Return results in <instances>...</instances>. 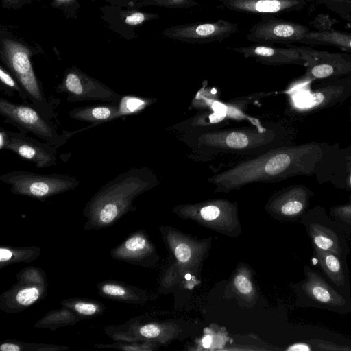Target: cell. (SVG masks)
I'll use <instances>...</instances> for the list:
<instances>
[{"mask_svg": "<svg viewBox=\"0 0 351 351\" xmlns=\"http://www.w3.org/2000/svg\"><path fill=\"white\" fill-rule=\"evenodd\" d=\"M312 350H315V348H313L312 344L306 343H298L291 346L287 348V350H302V351H310Z\"/></svg>", "mask_w": 351, "mask_h": 351, "instance_id": "cell-38", "label": "cell"}, {"mask_svg": "<svg viewBox=\"0 0 351 351\" xmlns=\"http://www.w3.org/2000/svg\"><path fill=\"white\" fill-rule=\"evenodd\" d=\"M75 0H53L54 6L63 7L69 5L74 2Z\"/></svg>", "mask_w": 351, "mask_h": 351, "instance_id": "cell-39", "label": "cell"}, {"mask_svg": "<svg viewBox=\"0 0 351 351\" xmlns=\"http://www.w3.org/2000/svg\"><path fill=\"white\" fill-rule=\"evenodd\" d=\"M0 114L4 122L14 125L21 132L32 133L56 148L64 145L73 135L97 125L90 124L73 132L63 130L60 134L56 124L45 117L31 102L16 104L3 97L0 99Z\"/></svg>", "mask_w": 351, "mask_h": 351, "instance_id": "cell-5", "label": "cell"}, {"mask_svg": "<svg viewBox=\"0 0 351 351\" xmlns=\"http://www.w3.org/2000/svg\"><path fill=\"white\" fill-rule=\"evenodd\" d=\"M316 350H351V346H341L334 343L331 341L320 339H312Z\"/></svg>", "mask_w": 351, "mask_h": 351, "instance_id": "cell-34", "label": "cell"}, {"mask_svg": "<svg viewBox=\"0 0 351 351\" xmlns=\"http://www.w3.org/2000/svg\"><path fill=\"white\" fill-rule=\"evenodd\" d=\"M55 90L58 93L65 94L66 100L69 102H119L122 97L75 66L66 70L62 81L56 86Z\"/></svg>", "mask_w": 351, "mask_h": 351, "instance_id": "cell-9", "label": "cell"}, {"mask_svg": "<svg viewBox=\"0 0 351 351\" xmlns=\"http://www.w3.org/2000/svg\"><path fill=\"white\" fill-rule=\"evenodd\" d=\"M278 130L272 123H261L186 134L182 140L192 150L191 156L196 160L208 162L226 155L249 158L280 147Z\"/></svg>", "mask_w": 351, "mask_h": 351, "instance_id": "cell-3", "label": "cell"}, {"mask_svg": "<svg viewBox=\"0 0 351 351\" xmlns=\"http://www.w3.org/2000/svg\"><path fill=\"white\" fill-rule=\"evenodd\" d=\"M158 17V14L155 13H147L144 12H133L125 18V23L129 25H141L147 21H150Z\"/></svg>", "mask_w": 351, "mask_h": 351, "instance_id": "cell-33", "label": "cell"}, {"mask_svg": "<svg viewBox=\"0 0 351 351\" xmlns=\"http://www.w3.org/2000/svg\"><path fill=\"white\" fill-rule=\"evenodd\" d=\"M21 0H3L4 4L5 5H13L16 4L18 2L21 1Z\"/></svg>", "mask_w": 351, "mask_h": 351, "instance_id": "cell-41", "label": "cell"}, {"mask_svg": "<svg viewBox=\"0 0 351 351\" xmlns=\"http://www.w3.org/2000/svg\"><path fill=\"white\" fill-rule=\"evenodd\" d=\"M190 278H191V276H190V275H189V274H186V279L189 280V279H190Z\"/></svg>", "mask_w": 351, "mask_h": 351, "instance_id": "cell-43", "label": "cell"}, {"mask_svg": "<svg viewBox=\"0 0 351 351\" xmlns=\"http://www.w3.org/2000/svg\"><path fill=\"white\" fill-rule=\"evenodd\" d=\"M97 288L101 297L117 302L141 304L146 299L142 290L121 281L104 280L97 284Z\"/></svg>", "mask_w": 351, "mask_h": 351, "instance_id": "cell-21", "label": "cell"}, {"mask_svg": "<svg viewBox=\"0 0 351 351\" xmlns=\"http://www.w3.org/2000/svg\"><path fill=\"white\" fill-rule=\"evenodd\" d=\"M60 305L71 309L82 319L99 317L106 311V306L103 303L89 298H70L62 300Z\"/></svg>", "mask_w": 351, "mask_h": 351, "instance_id": "cell-26", "label": "cell"}, {"mask_svg": "<svg viewBox=\"0 0 351 351\" xmlns=\"http://www.w3.org/2000/svg\"><path fill=\"white\" fill-rule=\"evenodd\" d=\"M70 348L63 345L26 343L15 339H5L0 343L1 351H64Z\"/></svg>", "mask_w": 351, "mask_h": 351, "instance_id": "cell-28", "label": "cell"}, {"mask_svg": "<svg viewBox=\"0 0 351 351\" xmlns=\"http://www.w3.org/2000/svg\"><path fill=\"white\" fill-rule=\"evenodd\" d=\"M0 80L1 82V87H5V93L8 95L13 96L14 92L15 91L23 101H27L29 100L27 95L18 81L10 72L3 68V66L0 67Z\"/></svg>", "mask_w": 351, "mask_h": 351, "instance_id": "cell-30", "label": "cell"}, {"mask_svg": "<svg viewBox=\"0 0 351 351\" xmlns=\"http://www.w3.org/2000/svg\"><path fill=\"white\" fill-rule=\"evenodd\" d=\"M226 9L251 14H282L298 12L315 0H215Z\"/></svg>", "mask_w": 351, "mask_h": 351, "instance_id": "cell-15", "label": "cell"}, {"mask_svg": "<svg viewBox=\"0 0 351 351\" xmlns=\"http://www.w3.org/2000/svg\"><path fill=\"white\" fill-rule=\"evenodd\" d=\"M175 254L177 259L182 263L186 262L189 260L191 254L190 247L184 243L178 245L175 250Z\"/></svg>", "mask_w": 351, "mask_h": 351, "instance_id": "cell-37", "label": "cell"}, {"mask_svg": "<svg viewBox=\"0 0 351 351\" xmlns=\"http://www.w3.org/2000/svg\"><path fill=\"white\" fill-rule=\"evenodd\" d=\"M349 88H351V80L332 79L328 84L307 95L302 110L304 112H311L330 107L346 99L347 93H351Z\"/></svg>", "mask_w": 351, "mask_h": 351, "instance_id": "cell-18", "label": "cell"}, {"mask_svg": "<svg viewBox=\"0 0 351 351\" xmlns=\"http://www.w3.org/2000/svg\"><path fill=\"white\" fill-rule=\"evenodd\" d=\"M239 25L224 19L194 22L170 26L162 34L166 38L194 45L222 42L235 34Z\"/></svg>", "mask_w": 351, "mask_h": 351, "instance_id": "cell-12", "label": "cell"}, {"mask_svg": "<svg viewBox=\"0 0 351 351\" xmlns=\"http://www.w3.org/2000/svg\"><path fill=\"white\" fill-rule=\"evenodd\" d=\"M348 187L349 189H351V168L348 177Z\"/></svg>", "mask_w": 351, "mask_h": 351, "instance_id": "cell-42", "label": "cell"}, {"mask_svg": "<svg viewBox=\"0 0 351 351\" xmlns=\"http://www.w3.org/2000/svg\"><path fill=\"white\" fill-rule=\"evenodd\" d=\"M16 280L38 285H48L45 271L36 266H28L20 270L16 274Z\"/></svg>", "mask_w": 351, "mask_h": 351, "instance_id": "cell-31", "label": "cell"}, {"mask_svg": "<svg viewBox=\"0 0 351 351\" xmlns=\"http://www.w3.org/2000/svg\"><path fill=\"white\" fill-rule=\"evenodd\" d=\"M82 319V317L71 309L62 306L47 312L34 324V327L56 330L58 328L73 326Z\"/></svg>", "mask_w": 351, "mask_h": 351, "instance_id": "cell-24", "label": "cell"}, {"mask_svg": "<svg viewBox=\"0 0 351 351\" xmlns=\"http://www.w3.org/2000/svg\"><path fill=\"white\" fill-rule=\"evenodd\" d=\"M304 279L295 286L298 306L327 310L340 315L351 314V297L335 287L326 277L308 265Z\"/></svg>", "mask_w": 351, "mask_h": 351, "instance_id": "cell-6", "label": "cell"}, {"mask_svg": "<svg viewBox=\"0 0 351 351\" xmlns=\"http://www.w3.org/2000/svg\"><path fill=\"white\" fill-rule=\"evenodd\" d=\"M56 147L45 141L33 138L22 132L0 130V149H7L34 163L37 168L57 164Z\"/></svg>", "mask_w": 351, "mask_h": 351, "instance_id": "cell-13", "label": "cell"}, {"mask_svg": "<svg viewBox=\"0 0 351 351\" xmlns=\"http://www.w3.org/2000/svg\"><path fill=\"white\" fill-rule=\"evenodd\" d=\"M310 30L301 23L279 19L273 14H265L249 29L245 38L257 44L287 46L299 43Z\"/></svg>", "mask_w": 351, "mask_h": 351, "instance_id": "cell-11", "label": "cell"}, {"mask_svg": "<svg viewBox=\"0 0 351 351\" xmlns=\"http://www.w3.org/2000/svg\"><path fill=\"white\" fill-rule=\"evenodd\" d=\"M313 192L303 185H294L280 191L276 204L280 215L288 219L301 218L308 210Z\"/></svg>", "mask_w": 351, "mask_h": 351, "instance_id": "cell-19", "label": "cell"}, {"mask_svg": "<svg viewBox=\"0 0 351 351\" xmlns=\"http://www.w3.org/2000/svg\"><path fill=\"white\" fill-rule=\"evenodd\" d=\"M313 256L326 278L339 291L351 297V285L347 258L312 245Z\"/></svg>", "mask_w": 351, "mask_h": 351, "instance_id": "cell-17", "label": "cell"}, {"mask_svg": "<svg viewBox=\"0 0 351 351\" xmlns=\"http://www.w3.org/2000/svg\"><path fill=\"white\" fill-rule=\"evenodd\" d=\"M158 179L147 167H136L120 173L102 185L86 202L82 215L86 219L83 229L97 230L114 225L136 210V197L155 187Z\"/></svg>", "mask_w": 351, "mask_h": 351, "instance_id": "cell-2", "label": "cell"}, {"mask_svg": "<svg viewBox=\"0 0 351 351\" xmlns=\"http://www.w3.org/2000/svg\"><path fill=\"white\" fill-rule=\"evenodd\" d=\"M38 246L14 247L1 245L0 269L16 263H29L37 259L40 255Z\"/></svg>", "mask_w": 351, "mask_h": 351, "instance_id": "cell-25", "label": "cell"}, {"mask_svg": "<svg viewBox=\"0 0 351 351\" xmlns=\"http://www.w3.org/2000/svg\"><path fill=\"white\" fill-rule=\"evenodd\" d=\"M212 343V337L210 335H207L202 339L203 346L205 348H208L211 345Z\"/></svg>", "mask_w": 351, "mask_h": 351, "instance_id": "cell-40", "label": "cell"}, {"mask_svg": "<svg viewBox=\"0 0 351 351\" xmlns=\"http://www.w3.org/2000/svg\"><path fill=\"white\" fill-rule=\"evenodd\" d=\"M118 102H108L75 108L69 111V117L77 121L98 125L114 119Z\"/></svg>", "mask_w": 351, "mask_h": 351, "instance_id": "cell-23", "label": "cell"}, {"mask_svg": "<svg viewBox=\"0 0 351 351\" xmlns=\"http://www.w3.org/2000/svg\"><path fill=\"white\" fill-rule=\"evenodd\" d=\"M329 216L348 235H351V198L348 203L332 206Z\"/></svg>", "mask_w": 351, "mask_h": 351, "instance_id": "cell-29", "label": "cell"}, {"mask_svg": "<svg viewBox=\"0 0 351 351\" xmlns=\"http://www.w3.org/2000/svg\"><path fill=\"white\" fill-rule=\"evenodd\" d=\"M312 245L347 258L350 253L348 235L326 213L324 208L317 206L301 217Z\"/></svg>", "mask_w": 351, "mask_h": 351, "instance_id": "cell-8", "label": "cell"}, {"mask_svg": "<svg viewBox=\"0 0 351 351\" xmlns=\"http://www.w3.org/2000/svg\"><path fill=\"white\" fill-rule=\"evenodd\" d=\"M154 101V99L134 95H122L118 102V108L114 115V119L138 113Z\"/></svg>", "mask_w": 351, "mask_h": 351, "instance_id": "cell-27", "label": "cell"}, {"mask_svg": "<svg viewBox=\"0 0 351 351\" xmlns=\"http://www.w3.org/2000/svg\"><path fill=\"white\" fill-rule=\"evenodd\" d=\"M234 285L243 294H247L252 291V285L246 277L238 275L234 279Z\"/></svg>", "mask_w": 351, "mask_h": 351, "instance_id": "cell-36", "label": "cell"}, {"mask_svg": "<svg viewBox=\"0 0 351 351\" xmlns=\"http://www.w3.org/2000/svg\"><path fill=\"white\" fill-rule=\"evenodd\" d=\"M324 150L316 143L280 146L239 160L214 174L208 181L217 191H229L252 183H271L299 175L313 173Z\"/></svg>", "mask_w": 351, "mask_h": 351, "instance_id": "cell-1", "label": "cell"}, {"mask_svg": "<svg viewBox=\"0 0 351 351\" xmlns=\"http://www.w3.org/2000/svg\"><path fill=\"white\" fill-rule=\"evenodd\" d=\"M150 248L145 235L138 231L129 234L120 244L112 248L110 255L114 260L138 265L142 263Z\"/></svg>", "mask_w": 351, "mask_h": 351, "instance_id": "cell-20", "label": "cell"}, {"mask_svg": "<svg viewBox=\"0 0 351 351\" xmlns=\"http://www.w3.org/2000/svg\"><path fill=\"white\" fill-rule=\"evenodd\" d=\"M1 60L18 81L30 102L47 119L58 116L56 112L58 99L48 98L42 83L36 77L31 62L32 52L22 43L12 39L1 40Z\"/></svg>", "mask_w": 351, "mask_h": 351, "instance_id": "cell-4", "label": "cell"}, {"mask_svg": "<svg viewBox=\"0 0 351 351\" xmlns=\"http://www.w3.org/2000/svg\"><path fill=\"white\" fill-rule=\"evenodd\" d=\"M306 63L302 82L351 76V54L316 50L309 46H296Z\"/></svg>", "mask_w": 351, "mask_h": 351, "instance_id": "cell-10", "label": "cell"}, {"mask_svg": "<svg viewBox=\"0 0 351 351\" xmlns=\"http://www.w3.org/2000/svg\"><path fill=\"white\" fill-rule=\"evenodd\" d=\"M0 180L10 186V191L40 201L74 190L80 184L75 176L60 174H40L29 171H10L0 176Z\"/></svg>", "mask_w": 351, "mask_h": 351, "instance_id": "cell-7", "label": "cell"}, {"mask_svg": "<svg viewBox=\"0 0 351 351\" xmlns=\"http://www.w3.org/2000/svg\"><path fill=\"white\" fill-rule=\"evenodd\" d=\"M48 285L17 281L0 295V310L5 313H19L43 300Z\"/></svg>", "mask_w": 351, "mask_h": 351, "instance_id": "cell-16", "label": "cell"}, {"mask_svg": "<svg viewBox=\"0 0 351 351\" xmlns=\"http://www.w3.org/2000/svg\"><path fill=\"white\" fill-rule=\"evenodd\" d=\"M307 46L332 45L347 52H351V33L332 27H319L310 30L299 43Z\"/></svg>", "mask_w": 351, "mask_h": 351, "instance_id": "cell-22", "label": "cell"}, {"mask_svg": "<svg viewBox=\"0 0 351 351\" xmlns=\"http://www.w3.org/2000/svg\"><path fill=\"white\" fill-rule=\"evenodd\" d=\"M228 49L242 54L246 58H254L256 62L265 65L298 64L304 66L306 63L296 46L292 45H287V47H278L255 43L247 47Z\"/></svg>", "mask_w": 351, "mask_h": 351, "instance_id": "cell-14", "label": "cell"}, {"mask_svg": "<svg viewBox=\"0 0 351 351\" xmlns=\"http://www.w3.org/2000/svg\"><path fill=\"white\" fill-rule=\"evenodd\" d=\"M219 208L214 204H210L202 207L199 213L202 217L206 221H211L217 219L220 215Z\"/></svg>", "mask_w": 351, "mask_h": 351, "instance_id": "cell-35", "label": "cell"}, {"mask_svg": "<svg viewBox=\"0 0 351 351\" xmlns=\"http://www.w3.org/2000/svg\"><path fill=\"white\" fill-rule=\"evenodd\" d=\"M342 19L351 22V0H317Z\"/></svg>", "mask_w": 351, "mask_h": 351, "instance_id": "cell-32", "label": "cell"}]
</instances>
